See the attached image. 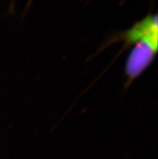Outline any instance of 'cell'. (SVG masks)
<instances>
[{"instance_id":"cell-1","label":"cell","mask_w":158,"mask_h":159,"mask_svg":"<svg viewBox=\"0 0 158 159\" xmlns=\"http://www.w3.org/2000/svg\"><path fill=\"white\" fill-rule=\"evenodd\" d=\"M118 41L124 43V48H128L139 42H147L157 47L158 28L156 15H148L140 22L136 23L132 28L111 37L105 43L102 48Z\"/></svg>"},{"instance_id":"cell-2","label":"cell","mask_w":158,"mask_h":159,"mask_svg":"<svg viewBox=\"0 0 158 159\" xmlns=\"http://www.w3.org/2000/svg\"><path fill=\"white\" fill-rule=\"evenodd\" d=\"M157 52V47L147 42L135 44L127 60L125 74L128 86L144 72L152 62Z\"/></svg>"}]
</instances>
